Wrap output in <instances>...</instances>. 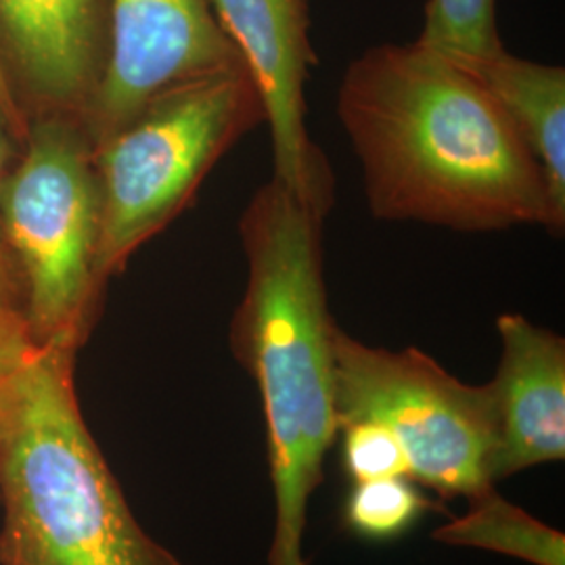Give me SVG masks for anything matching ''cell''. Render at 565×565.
Here are the masks:
<instances>
[{
  "instance_id": "cell-11",
  "label": "cell",
  "mask_w": 565,
  "mask_h": 565,
  "mask_svg": "<svg viewBox=\"0 0 565 565\" xmlns=\"http://www.w3.org/2000/svg\"><path fill=\"white\" fill-rule=\"evenodd\" d=\"M503 107L545 177L555 237L565 228V70L499 53L463 65Z\"/></svg>"
},
{
  "instance_id": "cell-5",
  "label": "cell",
  "mask_w": 565,
  "mask_h": 565,
  "mask_svg": "<svg viewBox=\"0 0 565 565\" xmlns=\"http://www.w3.org/2000/svg\"><path fill=\"white\" fill-rule=\"evenodd\" d=\"M335 424L375 422L403 445L408 478L443 499L494 486V422L486 385L463 384L417 348L385 350L335 324Z\"/></svg>"
},
{
  "instance_id": "cell-1",
  "label": "cell",
  "mask_w": 565,
  "mask_h": 565,
  "mask_svg": "<svg viewBox=\"0 0 565 565\" xmlns=\"http://www.w3.org/2000/svg\"><path fill=\"white\" fill-rule=\"evenodd\" d=\"M338 118L375 218L467 233L543 226L555 235L539 163L461 63L417 41L373 46L343 72Z\"/></svg>"
},
{
  "instance_id": "cell-14",
  "label": "cell",
  "mask_w": 565,
  "mask_h": 565,
  "mask_svg": "<svg viewBox=\"0 0 565 565\" xmlns=\"http://www.w3.org/2000/svg\"><path fill=\"white\" fill-rule=\"evenodd\" d=\"M431 503L408 476H394L352 486L343 524L366 541H392L417 524Z\"/></svg>"
},
{
  "instance_id": "cell-9",
  "label": "cell",
  "mask_w": 565,
  "mask_h": 565,
  "mask_svg": "<svg viewBox=\"0 0 565 565\" xmlns=\"http://www.w3.org/2000/svg\"><path fill=\"white\" fill-rule=\"evenodd\" d=\"M501 361L486 384L494 450L492 480L565 457V340L509 312L497 321Z\"/></svg>"
},
{
  "instance_id": "cell-15",
  "label": "cell",
  "mask_w": 565,
  "mask_h": 565,
  "mask_svg": "<svg viewBox=\"0 0 565 565\" xmlns=\"http://www.w3.org/2000/svg\"><path fill=\"white\" fill-rule=\"evenodd\" d=\"M343 465L354 484L408 476V459L398 438L375 422L340 425Z\"/></svg>"
},
{
  "instance_id": "cell-8",
  "label": "cell",
  "mask_w": 565,
  "mask_h": 565,
  "mask_svg": "<svg viewBox=\"0 0 565 565\" xmlns=\"http://www.w3.org/2000/svg\"><path fill=\"white\" fill-rule=\"evenodd\" d=\"M263 93L273 145V179L329 214L333 172L308 132L306 82L317 65L308 0H210Z\"/></svg>"
},
{
  "instance_id": "cell-7",
  "label": "cell",
  "mask_w": 565,
  "mask_h": 565,
  "mask_svg": "<svg viewBox=\"0 0 565 565\" xmlns=\"http://www.w3.org/2000/svg\"><path fill=\"white\" fill-rule=\"evenodd\" d=\"M107 60L90 102L97 141L163 93L243 65L210 0H107Z\"/></svg>"
},
{
  "instance_id": "cell-12",
  "label": "cell",
  "mask_w": 565,
  "mask_h": 565,
  "mask_svg": "<svg viewBox=\"0 0 565 565\" xmlns=\"http://www.w3.org/2000/svg\"><path fill=\"white\" fill-rule=\"evenodd\" d=\"M467 501L469 507L461 518L450 520L434 532L436 541L484 548L532 565H565L564 532L509 503L494 486Z\"/></svg>"
},
{
  "instance_id": "cell-17",
  "label": "cell",
  "mask_w": 565,
  "mask_h": 565,
  "mask_svg": "<svg viewBox=\"0 0 565 565\" xmlns=\"http://www.w3.org/2000/svg\"><path fill=\"white\" fill-rule=\"evenodd\" d=\"M0 114L9 120H15V103L11 97V88H9V82L4 78V72H2V65H0Z\"/></svg>"
},
{
  "instance_id": "cell-18",
  "label": "cell",
  "mask_w": 565,
  "mask_h": 565,
  "mask_svg": "<svg viewBox=\"0 0 565 565\" xmlns=\"http://www.w3.org/2000/svg\"><path fill=\"white\" fill-rule=\"evenodd\" d=\"M2 118V116H0ZM4 158H7V145L2 137V126H0V195H2V168H4Z\"/></svg>"
},
{
  "instance_id": "cell-2",
  "label": "cell",
  "mask_w": 565,
  "mask_h": 565,
  "mask_svg": "<svg viewBox=\"0 0 565 565\" xmlns=\"http://www.w3.org/2000/svg\"><path fill=\"white\" fill-rule=\"evenodd\" d=\"M324 216L270 179L239 218L247 282L231 348L263 401L275 527L268 565H306L308 505L335 424V323L327 306Z\"/></svg>"
},
{
  "instance_id": "cell-16",
  "label": "cell",
  "mask_w": 565,
  "mask_h": 565,
  "mask_svg": "<svg viewBox=\"0 0 565 565\" xmlns=\"http://www.w3.org/2000/svg\"><path fill=\"white\" fill-rule=\"evenodd\" d=\"M36 348L25 312L18 308L11 287L0 270V382Z\"/></svg>"
},
{
  "instance_id": "cell-4",
  "label": "cell",
  "mask_w": 565,
  "mask_h": 565,
  "mask_svg": "<svg viewBox=\"0 0 565 565\" xmlns=\"http://www.w3.org/2000/svg\"><path fill=\"white\" fill-rule=\"evenodd\" d=\"M260 124H266L263 93L243 63L163 93L99 141L103 277L160 231L210 168Z\"/></svg>"
},
{
  "instance_id": "cell-6",
  "label": "cell",
  "mask_w": 565,
  "mask_h": 565,
  "mask_svg": "<svg viewBox=\"0 0 565 565\" xmlns=\"http://www.w3.org/2000/svg\"><path fill=\"white\" fill-rule=\"evenodd\" d=\"M90 160L76 132L44 126L0 195V226L20 256L36 345L72 350L103 279L99 184Z\"/></svg>"
},
{
  "instance_id": "cell-13",
  "label": "cell",
  "mask_w": 565,
  "mask_h": 565,
  "mask_svg": "<svg viewBox=\"0 0 565 565\" xmlns=\"http://www.w3.org/2000/svg\"><path fill=\"white\" fill-rule=\"evenodd\" d=\"M417 42L461 65L505 51L497 28V0H429Z\"/></svg>"
},
{
  "instance_id": "cell-10",
  "label": "cell",
  "mask_w": 565,
  "mask_h": 565,
  "mask_svg": "<svg viewBox=\"0 0 565 565\" xmlns=\"http://www.w3.org/2000/svg\"><path fill=\"white\" fill-rule=\"evenodd\" d=\"M107 0H0L2 32L30 84L51 99L95 97L107 60Z\"/></svg>"
},
{
  "instance_id": "cell-3",
  "label": "cell",
  "mask_w": 565,
  "mask_h": 565,
  "mask_svg": "<svg viewBox=\"0 0 565 565\" xmlns=\"http://www.w3.org/2000/svg\"><path fill=\"white\" fill-rule=\"evenodd\" d=\"M67 348L0 382V564L182 565L124 499L81 415Z\"/></svg>"
}]
</instances>
